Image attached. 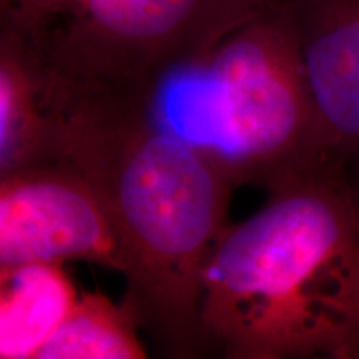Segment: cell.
Wrapping results in <instances>:
<instances>
[{"label": "cell", "mask_w": 359, "mask_h": 359, "mask_svg": "<svg viewBox=\"0 0 359 359\" xmlns=\"http://www.w3.org/2000/svg\"><path fill=\"white\" fill-rule=\"evenodd\" d=\"M348 175V187H349V195H351L353 208L356 213V222L359 228V163L349 165L346 168Z\"/></svg>", "instance_id": "obj_10"}, {"label": "cell", "mask_w": 359, "mask_h": 359, "mask_svg": "<svg viewBox=\"0 0 359 359\" xmlns=\"http://www.w3.org/2000/svg\"><path fill=\"white\" fill-rule=\"evenodd\" d=\"M93 262L122 273V245L105 201L65 161L0 177V269Z\"/></svg>", "instance_id": "obj_5"}, {"label": "cell", "mask_w": 359, "mask_h": 359, "mask_svg": "<svg viewBox=\"0 0 359 359\" xmlns=\"http://www.w3.org/2000/svg\"><path fill=\"white\" fill-rule=\"evenodd\" d=\"M58 161L87 177L122 245L123 303L163 356L201 351L203 269L236 185L148 102L72 93Z\"/></svg>", "instance_id": "obj_1"}, {"label": "cell", "mask_w": 359, "mask_h": 359, "mask_svg": "<svg viewBox=\"0 0 359 359\" xmlns=\"http://www.w3.org/2000/svg\"><path fill=\"white\" fill-rule=\"evenodd\" d=\"M69 102V88L0 32V177L58 161Z\"/></svg>", "instance_id": "obj_7"}, {"label": "cell", "mask_w": 359, "mask_h": 359, "mask_svg": "<svg viewBox=\"0 0 359 359\" xmlns=\"http://www.w3.org/2000/svg\"><path fill=\"white\" fill-rule=\"evenodd\" d=\"M137 318L125 303L100 291L80 293L57 333L40 353L42 359H142Z\"/></svg>", "instance_id": "obj_9"}, {"label": "cell", "mask_w": 359, "mask_h": 359, "mask_svg": "<svg viewBox=\"0 0 359 359\" xmlns=\"http://www.w3.org/2000/svg\"><path fill=\"white\" fill-rule=\"evenodd\" d=\"M334 163H359V0H283Z\"/></svg>", "instance_id": "obj_6"}, {"label": "cell", "mask_w": 359, "mask_h": 359, "mask_svg": "<svg viewBox=\"0 0 359 359\" xmlns=\"http://www.w3.org/2000/svg\"><path fill=\"white\" fill-rule=\"evenodd\" d=\"M151 109L235 185L264 188L334 163L283 0H269L213 47L161 80ZM343 167V165H341Z\"/></svg>", "instance_id": "obj_3"}, {"label": "cell", "mask_w": 359, "mask_h": 359, "mask_svg": "<svg viewBox=\"0 0 359 359\" xmlns=\"http://www.w3.org/2000/svg\"><path fill=\"white\" fill-rule=\"evenodd\" d=\"M269 0H0V32L83 95L151 103L170 72Z\"/></svg>", "instance_id": "obj_4"}, {"label": "cell", "mask_w": 359, "mask_h": 359, "mask_svg": "<svg viewBox=\"0 0 359 359\" xmlns=\"http://www.w3.org/2000/svg\"><path fill=\"white\" fill-rule=\"evenodd\" d=\"M201 351L228 359H359V228L346 167L268 188L206 259Z\"/></svg>", "instance_id": "obj_2"}, {"label": "cell", "mask_w": 359, "mask_h": 359, "mask_svg": "<svg viewBox=\"0 0 359 359\" xmlns=\"http://www.w3.org/2000/svg\"><path fill=\"white\" fill-rule=\"evenodd\" d=\"M79 296L64 263L0 269V358H40Z\"/></svg>", "instance_id": "obj_8"}]
</instances>
